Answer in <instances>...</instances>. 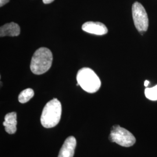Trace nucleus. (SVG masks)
<instances>
[{
    "mask_svg": "<svg viewBox=\"0 0 157 157\" xmlns=\"http://www.w3.org/2000/svg\"><path fill=\"white\" fill-rule=\"evenodd\" d=\"M146 98L151 101L157 100V85L151 88H146L145 89Z\"/></svg>",
    "mask_w": 157,
    "mask_h": 157,
    "instance_id": "nucleus-11",
    "label": "nucleus"
},
{
    "mask_svg": "<svg viewBox=\"0 0 157 157\" xmlns=\"http://www.w3.org/2000/svg\"><path fill=\"white\" fill-rule=\"evenodd\" d=\"M10 0H0V6L2 7V6L6 4L8 2H9Z\"/></svg>",
    "mask_w": 157,
    "mask_h": 157,
    "instance_id": "nucleus-12",
    "label": "nucleus"
},
{
    "mask_svg": "<svg viewBox=\"0 0 157 157\" xmlns=\"http://www.w3.org/2000/svg\"><path fill=\"white\" fill-rule=\"evenodd\" d=\"M109 139L111 142L124 147L133 146L136 143V138L133 134L118 124L112 126Z\"/></svg>",
    "mask_w": 157,
    "mask_h": 157,
    "instance_id": "nucleus-4",
    "label": "nucleus"
},
{
    "mask_svg": "<svg viewBox=\"0 0 157 157\" xmlns=\"http://www.w3.org/2000/svg\"><path fill=\"white\" fill-rule=\"evenodd\" d=\"M82 30L90 34L102 36L108 33V29L106 26L98 22H87L84 23L82 27Z\"/></svg>",
    "mask_w": 157,
    "mask_h": 157,
    "instance_id": "nucleus-6",
    "label": "nucleus"
},
{
    "mask_svg": "<svg viewBox=\"0 0 157 157\" xmlns=\"http://www.w3.org/2000/svg\"><path fill=\"white\" fill-rule=\"evenodd\" d=\"M76 146V140L73 136H69L64 141L58 157H73Z\"/></svg>",
    "mask_w": 157,
    "mask_h": 157,
    "instance_id": "nucleus-7",
    "label": "nucleus"
},
{
    "mask_svg": "<svg viewBox=\"0 0 157 157\" xmlns=\"http://www.w3.org/2000/svg\"><path fill=\"white\" fill-rule=\"evenodd\" d=\"M3 125L6 132L10 135L15 133L17 132V114L15 112L7 113L4 118Z\"/></svg>",
    "mask_w": 157,
    "mask_h": 157,
    "instance_id": "nucleus-8",
    "label": "nucleus"
},
{
    "mask_svg": "<svg viewBox=\"0 0 157 157\" xmlns=\"http://www.w3.org/2000/svg\"><path fill=\"white\" fill-rule=\"evenodd\" d=\"M52 54L48 48H40L34 53L30 63V69L35 75H41L47 72L52 65Z\"/></svg>",
    "mask_w": 157,
    "mask_h": 157,
    "instance_id": "nucleus-2",
    "label": "nucleus"
},
{
    "mask_svg": "<svg viewBox=\"0 0 157 157\" xmlns=\"http://www.w3.org/2000/svg\"><path fill=\"white\" fill-rule=\"evenodd\" d=\"M78 83L83 90L89 93H94L101 87V80L97 74L90 68L83 67L77 73Z\"/></svg>",
    "mask_w": 157,
    "mask_h": 157,
    "instance_id": "nucleus-3",
    "label": "nucleus"
},
{
    "mask_svg": "<svg viewBox=\"0 0 157 157\" xmlns=\"http://www.w3.org/2000/svg\"><path fill=\"white\" fill-rule=\"evenodd\" d=\"M149 83H150V82H149V81H148V80H146V81L144 82V86H145L146 87H147V86H148Z\"/></svg>",
    "mask_w": 157,
    "mask_h": 157,
    "instance_id": "nucleus-14",
    "label": "nucleus"
},
{
    "mask_svg": "<svg viewBox=\"0 0 157 157\" xmlns=\"http://www.w3.org/2000/svg\"><path fill=\"white\" fill-rule=\"evenodd\" d=\"M62 106L60 101L54 98L48 102L44 107L41 116V124L45 128H52L60 121Z\"/></svg>",
    "mask_w": 157,
    "mask_h": 157,
    "instance_id": "nucleus-1",
    "label": "nucleus"
},
{
    "mask_svg": "<svg viewBox=\"0 0 157 157\" xmlns=\"http://www.w3.org/2000/svg\"><path fill=\"white\" fill-rule=\"evenodd\" d=\"M34 94V91L32 89H26L25 90H23L19 94L18 97V100L21 103H26L28 102Z\"/></svg>",
    "mask_w": 157,
    "mask_h": 157,
    "instance_id": "nucleus-10",
    "label": "nucleus"
},
{
    "mask_svg": "<svg viewBox=\"0 0 157 157\" xmlns=\"http://www.w3.org/2000/svg\"><path fill=\"white\" fill-rule=\"evenodd\" d=\"M132 17L135 27L143 33L148 28V18L144 6L139 2H136L132 6Z\"/></svg>",
    "mask_w": 157,
    "mask_h": 157,
    "instance_id": "nucleus-5",
    "label": "nucleus"
},
{
    "mask_svg": "<svg viewBox=\"0 0 157 157\" xmlns=\"http://www.w3.org/2000/svg\"><path fill=\"white\" fill-rule=\"evenodd\" d=\"M21 29L16 23L11 22L5 24L0 28V36L15 37L19 35Z\"/></svg>",
    "mask_w": 157,
    "mask_h": 157,
    "instance_id": "nucleus-9",
    "label": "nucleus"
},
{
    "mask_svg": "<svg viewBox=\"0 0 157 157\" xmlns=\"http://www.w3.org/2000/svg\"><path fill=\"white\" fill-rule=\"evenodd\" d=\"M54 0H43L44 4H50L52 2H53Z\"/></svg>",
    "mask_w": 157,
    "mask_h": 157,
    "instance_id": "nucleus-13",
    "label": "nucleus"
}]
</instances>
